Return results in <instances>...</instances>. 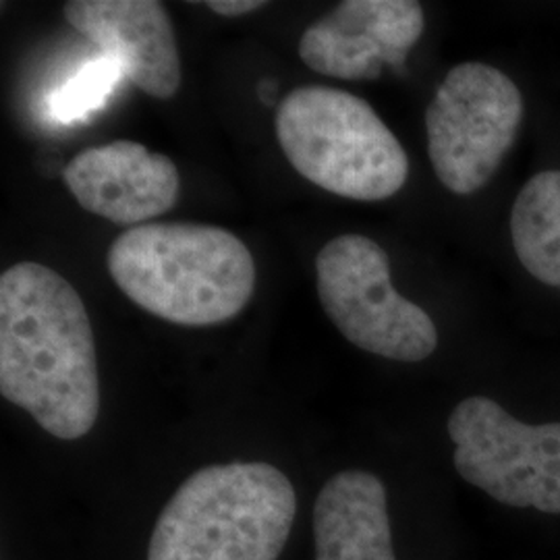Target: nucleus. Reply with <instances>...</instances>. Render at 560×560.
<instances>
[{
  "mask_svg": "<svg viewBox=\"0 0 560 560\" xmlns=\"http://www.w3.org/2000/svg\"><path fill=\"white\" fill-rule=\"evenodd\" d=\"M511 237L523 268L560 291V171L525 183L513 203Z\"/></svg>",
  "mask_w": 560,
  "mask_h": 560,
  "instance_id": "obj_12",
  "label": "nucleus"
},
{
  "mask_svg": "<svg viewBox=\"0 0 560 560\" xmlns=\"http://www.w3.org/2000/svg\"><path fill=\"white\" fill-rule=\"evenodd\" d=\"M423 27L416 0H345L303 32L300 57L328 78L376 80L384 65H405Z\"/></svg>",
  "mask_w": 560,
  "mask_h": 560,
  "instance_id": "obj_8",
  "label": "nucleus"
},
{
  "mask_svg": "<svg viewBox=\"0 0 560 560\" xmlns=\"http://www.w3.org/2000/svg\"><path fill=\"white\" fill-rule=\"evenodd\" d=\"M277 138L301 177L340 198H393L409 175L395 133L360 96L326 85H305L277 108Z\"/></svg>",
  "mask_w": 560,
  "mask_h": 560,
  "instance_id": "obj_4",
  "label": "nucleus"
},
{
  "mask_svg": "<svg viewBox=\"0 0 560 560\" xmlns=\"http://www.w3.org/2000/svg\"><path fill=\"white\" fill-rule=\"evenodd\" d=\"M316 272L322 307L351 345L407 363L436 351V324L393 287L390 261L376 241L363 235L328 241Z\"/></svg>",
  "mask_w": 560,
  "mask_h": 560,
  "instance_id": "obj_5",
  "label": "nucleus"
},
{
  "mask_svg": "<svg viewBox=\"0 0 560 560\" xmlns=\"http://www.w3.org/2000/svg\"><path fill=\"white\" fill-rule=\"evenodd\" d=\"M122 75L117 60L102 55L101 59L88 60L80 69L62 81L46 98L48 119L59 125H73L90 119L102 110L115 92Z\"/></svg>",
  "mask_w": 560,
  "mask_h": 560,
  "instance_id": "obj_13",
  "label": "nucleus"
},
{
  "mask_svg": "<svg viewBox=\"0 0 560 560\" xmlns=\"http://www.w3.org/2000/svg\"><path fill=\"white\" fill-rule=\"evenodd\" d=\"M521 119L520 88L501 69L453 67L425 108L428 154L442 185L459 196L480 191L511 150Z\"/></svg>",
  "mask_w": 560,
  "mask_h": 560,
  "instance_id": "obj_6",
  "label": "nucleus"
},
{
  "mask_svg": "<svg viewBox=\"0 0 560 560\" xmlns=\"http://www.w3.org/2000/svg\"><path fill=\"white\" fill-rule=\"evenodd\" d=\"M316 560H397L386 488L374 474L332 476L314 504Z\"/></svg>",
  "mask_w": 560,
  "mask_h": 560,
  "instance_id": "obj_11",
  "label": "nucleus"
},
{
  "mask_svg": "<svg viewBox=\"0 0 560 560\" xmlns=\"http://www.w3.org/2000/svg\"><path fill=\"white\" fill-rule=\"evenodd\" d=\"M295 511L293 483L275 465H208L162 509L148 560H277Z\"/></svg>",
  "mask_w": 560,
  "mask_h": 560,
  "instance_id": "obj_3",
  "label": "nucleus"
},
{
  "mask_svg": "<svg viewBox=\"0 0 560 560\" xmlns=\"http://www.w3.org/2000/svg\"><path fill=\"white\" fill-rule=\"evenodd\" d=\"M108 272L141 310L179 326L231 320L252 300L256 261L221 226L154 222L127 229L108 249Z\"/></svg>",
  "mask_w": 560,
  "mask_h": 560,
  "instance_id": "obj_2",
  "label": "nucleus"
},
{
  "mask_svg": "<svg viewBox=\"0 0 560 560\" xmlns=\"http://www.w3.org/2000/svg\"><path fill=\"white\" fill-rule=\"evenodd\" d=\"M460 478L494 501L560 515V421L523 423L497 400L469 397L448 418Z\"/></svg>",
  "mask_w": 560,
  "mask_h": 560,
  "instance_id": "obj_7",
  "label": "nucleus"
},
{
  "mask_svg": "<svg viewBox=\"0 0 560 560\" xmlns=\"http://www.w3.org/2000/svg\"><path fill=\"white\" fill-rule=\"evenodd\" d=\"M65 20L117 60L122 75L152 98L168 101L180 88L173 23L156 0H71Z\"/></svg>",
  "mask_w": 560,
  "mask_h": 560,
  "instance_id": "obj_10",
  "label": "nucleus"
},
{
  "mask_svg": "<svg viewBox=\"0 0 560 560\" xmlns=\"http://www.w3.org/2000/svg\"><path fill=\"white\" fill-rule=\"evenodd\" d=\"M0 395L60 441L101 413L94 330L73 284L38 261L0 277Z\"/></svg>",
  "mask_w": 560,
  "mask_h": 560,
  "instance_id": "obj_1",
  "label": "nucleus"
},
{
  "mask_svg": "<svg viewBox=\"0 0 560 560\" xmlns=\"http://www.w3.org/2000/svg\"><path fill=\"white\" fill-rule=\"evenodd\" d=\"M206 7L222 18H241V15L260 11L261 7H266V2H261V0H208Z\"/></svg>",
  "mask_w": 560,
  "mask_h": 560,
  "instance_id": "obj_14",
  "label": "nucleus"
},
{
  "mask_svg": "<svg viewBox=\"0 0 560 560\" xmlns=\"http://www.w3.org/2000/svg\"><path fill=\"white\" fill-rule=\"evenodd\" d=\"M62 179L81 208L129 229L168 212L179 198L175 162L138 141L83 150L62 168Z\"/></svg>",
  "mask_w": 560,
  "mask_h": 560,
  "instance_id": "obj_9",
  "label": "nucleus"
}]
</instances>
